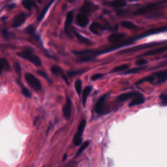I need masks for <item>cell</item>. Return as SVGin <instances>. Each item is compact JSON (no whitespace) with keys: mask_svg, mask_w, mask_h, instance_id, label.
I'll list each match as a JSON object with an SVG mask.
<instances>
[{"mask_svg":"<svg viewBox=\"0 0 167 167\" xmlns=\"http://www.w3.org/2000/svg\"><path fill=\"white\" fill-rule=\"evenodd\" d=\"M98 6L91 3L90 2H85L81 9V12L84 15L89 14V13L95 12L98 9Z\"/></svg>","mask_w":167,"mask_h":167,"instance_id":"cell-7","label":"cell"},{"mask_svg":"<svg viewBox=\"0 0 167 167\" xmlns=\"http://www.w3.org/2000/svg\"><path fill=\"white\" fill-rule=\"evenodd\" d=\"M54 2V0H51V1L49 2V3L45 7L44 9H43V11L41 13V15H40L39 16V17H38V19H37V20H38V21H41V20L43 18V17H44V15H45V13L46 12V11H48L49 8L50 7V6L52 4V3Z\"/></svg>","mask_w":167,"mask_h":167,"instance_id":"cell-25","label":"cell"},{"mask_svg":"<svg viewBox=\"0 0 167 167\" xmlns=\"http://www.w3.org/2000/svg\"><path fill=\"white\" fill-rule=\"evenodd\" d=\"M71 106H72L71 100L69 97H67L65 104H64L63 107V114L64 118L67 120L71 118Z\"/></svg>","mask_w":167,"mask_h":167,"instance_id":"cell-8","label":"cell"},{"mask_svg":"<svg viewBox=\"0 0 167 167\" xmlns=\"http://www.w3.org/2000/svg\"><path fill=\"white\" fill-rule=\"evenodd\" d=\"M157 45H159L158 43L144 44H142V45H140V46H136V47H133L131 49L123 50L121 52H119V54H128V53L135 52H137V51L140 50H143V49H150V48L153 47V46H155Z\"/></svg>","mask_w":167,"mask_h":167,"instance_id":"cell-5","label":"cell"},{"mask_svg":"<svg viewBox=\"0 0 167 167\" xmlns=\"http://www.w3.org/2000/svg\"><path fill=\"white\" fill-rule=\"evenodd\" d=\"M86 125V122L85 119H82V122L80 123L77 132L75 134L73 139V142L75 146H81L82 142V134L84 130L85 129V127Z\"/></svg>","mask_w":167,"mask_h":167,"instance_id":"cell-3","label":"cell"},{"mask_svg":"<svg viewBox=\"0 0 167 167\" xmlns=\"http://www.w3.org/2000/svg\"><path fill=\"white\" fill-rule=\"evenodd\" d=\"M103 77V74H97V75H94L93 76H92L91 79V81H96V80H97V79H99L100 78H101Z\"/></svg>","mask_w":167,"mask_h":167,"instance_id":"cell-37","label":"cell"},{"mask_svg":"<svg viewBox=\"0 0 167 167\" xmlns=\"http://www.w3.org/2000/svg\"><path fill=\"white\" fill-rule=\"evenodd\" d=\"M74 34L77 37V39H78V41L81 43H84L86 45H91V42L88 39H87V38L82 36L81 34H79L78 32L74 31Z\"/></svg>","mask_w":167,"mask_h":167,"instance_id":"cell-22","label":"cell"},{"mask_svg":"<svg viewBox=\"0 0 167 167\" xmlns=\"http://www.w3.org/2000/svg\"><path fill=\"white\" fill-rule=\"evenodd\" d=\"M123 27L129 29V30H133L136 28V26L131 22L129 21H123L121 23Z\"/></svg>","mask_w":167,"mask_h":167,"instance_id":"cell-26","label":"cell"},{"mask_svg":"<svg viewBox=\"0 0 167 167\" xmlns=\"http://www.w3.org/2000/svg\"><path fill=\"white\" fill-rule=\"evenodd\" d=\"M155 75L158 78L159 83L164 82L167 79V71L158 72L155 73Z\"/></svg>","mask_w":167,"mask_h":167,"instance_id":"cell-20","label":"cell"},{"mask_svg":"<svg viewBox=\"0 0 167 167\" xmlns=\"http://www.w3.org/2000/svg\"><path fill=\"white\" fill-rule=\"evenodd\" d=\"M22 94L24 95H25L26 97H31V94L30 91H29V90H28L27 88H26V87H24V86H22Z\"/></svg>","mask_w":167,"mask_h":167,"instance_id":"cell-31","label":"cell"},{"mask_svg":"<svg viewBox=\"0 0 167 167\" xmlns=\"http://www.w3.org/2000/svg\"><path fill=\"white\" fill-rule=\"evenodd\" d=\"M82 83L81 80H77L75 82V90L77 92V93L78 95H80L82 91Z\"/></svg>","mask_w":167,"mask_h":167,"instance_id":"cell-28","label":"cell"},{"mask_svg":"<svg viewBox=\"0 0 167 167\" xmlns=\"http://www.w3.org/2000/svg\"><path fill=\"white\" fill-rule=\"evenodd\" d=\"M160 98L161 99L162 104L163 105H167V94H162Z\"/></svg>","mask_w":167,"mask_h":167,"instance_id":"cell-35","label":"cell"},{"mask_svg":"<svg viewBox=\"0 0 167 167\" xmlns=\"http://www.w3.org/2000/svg\"><path fill=\"white\" fill-rule=\"evenodd\" d=\"M51 71H52V73L54 75L62 76V77L63 78V79L64 80L65 82L67 83V84L69 85V82L68 81V79H67V77L63 74V71H62V69L61 68L59 67H58L56 65H54V66H52L51 67Z\"/></svg>","mask_w":167,"mask_h":167,"instance_id":"cell-12","label":"cell"},{"mask_svg":"<svg viewBox=\"0 0 167 167\" xmlns=\"http://www.w3.org/2000/svg\"><path fill=\"white\" fill-rule=\"evenodd\" d=\"M144 101H145V99H144V97L142 96V95L139 93L138 95H137L136 97L133 98V99L132 100V101L129 103V106H134L136 105L142 104V103H144Z\"/></svg>","mask_w":167,"mask_h":167,"instance_id":"cell-18","label":"cell"},{"mask_svg":"<svg viewBox=\"0 0 167 167\" xmlns=\"http://www.w3.org/2000/svg\"><path fill=\"white\" fill-rule=\"evenodd\" d=\"M144 68H135V69H131L128 71H127L125 73L126 74H131V73H135V72H138L140 70H142Z\"/></svg>","mask_w":167,"mask_h":167,"instance_id":"cell-36","label":"cell"},{"mask_svg":"<svg viewBox=\"0 0 167 167\" xmlns=\"http://www.w3.org/2000/svg\"><path fill=\"white\" fill-rule=\"evenodd\" d=\"M3 69L9 70L10 66H9L8 62L7 61V59L4 58H1L0 59V75H1Z\"/></svg>","mask_w":167,"mask_h":167,"instance_id":"cell-21","label":"cell"},{"mask_svg":"<svg viewBox=\"0 0 167 167\" xmlns=\"http://www.w3.org/2000/svg\"><path fill=\"white\" fill-rule=\"evenodd\" d=\"M167 51V45L163 46V47H161L159 49H157L155 50H152L150 51L147 52L144 54H143L141 56H154L157 54H161V53H163Z\"/></svg>","mask_w":167,"mask_h":167,"instance_id":"cell-13","label":"cell"},{"mask_svg":"<svg viewBox=\"0 0 167 167\" xmlns=\"http://www.w3.org/2000/svg\"><path fill=\"white\" fill-rule=\"evenodd\" d=\"M125 37V35L123 34V33H113V34L110 35L108 40L111 43H115L118 44L121 43L123 39Z\"/></svg>","mask_w":167,"mask_h":167,"instance_id":"cell-9","label":"cell"},{"mask_svg":"<svg viewBox=\"0 0 167 167\" xmlns=\"http://www.w3.org/2000/svg\"><path fill=\"white\" fill-rule=\"evenodd\" d=\"M89 144H90V142H88V141H86L85 142H84V143L81 145V148H80L79 150H78V151H77V154H76V157H78V155H81V153H82V152H83L87 148H88V146H89Z\"/></svg>","mask_w":167,"mask_h":167,"instance_id":"cell-27","label":"cell"},{"mask_svg":"<svg viewBox=\"0 0 167 167\" xmlns=\"http://www.w3.org/2000/svg\"><path fill=\"white\" fill-rule=\"evenodd\" d=\"M25 78L28 84L33 89L35 90H41V84L40 83L39 80L34 75L30 74V73H27V74H26Z\"/></svg>","mask_w":167,"mask_h":167,"instance_id":"cell-4","label":"cell"},{"mask_svg":"<svg viewBox=\"0 0 167 167\" xmlns=\"http://www.w3.org/2000/svg\"><path fill=\"white\" fill-rule=\"evenodd\" d=\"M91 91V86H88V87H86V88L84 89V91L82 93V103H83L84 106H85V104L86 103L87 99H88V97L90 95Z\"/></svg>","mask_w":167,"mask_h":167,"instance_id":"cell-23","label":"cell"},{"mask_svg":"<svg viewBox=\"0 0 167 167\" xmlns=\"http://www.w3.org/2000/svg\"><path fill=\"white\" fill-rule=\"evenodd\" d=\"M73 17H74V15H73V12L70 11L67 13V18H66V21H65V31L67 34L69 35V32L68 31L69 26L72 24L73 21Z\"/></svg>","mask_w":167,"mask_h":167,"instance_id":"cell-15","label":"cell"},{"mask_svg":"<svg viewBox=\"0 0 167 167\" xmlns=\"http://www.w3.org/2000/svg\"><path fill=\"white\" fill-rule=\"evenodd\" d=\"M166 2V0H165V1H160V2H157L155 3H151V4L146 5V6L140 9L137 11H136L135 12V15H143V14H145V13H146L147 12L153 10L154 9H155L156 7H157L158 6L161 5V4L164 3V2Z\"/></svg>","mask_w":167,"mask_h":167,"instance_id":"cell-6","label":"cell"},{"mask_svg":"<svg viewBox=\"0 0 167 167\" xmlns=\"http://www.w3.org/2000/svg\"><path fill=\"white\" fill-rule=\"evenodd\" d=\"M139 93H138V92H129V93H123V94L120 95L118 97V99L120 101H126V100H128L131 98H134L135 97L138 95Z\"/></svg>","mask_w":167,"mask_h":167,"instance_id":"cell-17","label":"cell"},{"mask_svg":"<svg viewBox=\"0 0 167 167\" xmlns=\"http://www.w3.org/2000/svg\"><path fill=\"white\" fill-rule=\"evenodd\" d=\"M148 63V62L145 59H139L136 62V64L138 65H144V64Z\"/></svg>","mask_w":167,"mask_h":167,"instance_id":"cell-38","label":"cell"},{"mask_svg":"<svg viewBox=\"0 0 167 167\" xmlns=\"http://www.w3.org/2000/svg\"><path fill=\"white\" fill-rule=\"evenodd\" d=\"M37 1L40 3V2H41V1H42V0H37Z\"/></svg>","mask_w":167,"mask_h":167,"instance_id":"cell-42","label":"cell"},{"mask_svg":"<svg viewBox=\"0 0 167 167\" xmlns=\"http://www.w3.org/2000/svg\"><path fill=\"white\" fill-rule=\"evenodd\" d=\"M38 74H39L41 76H42L43 77L45 78H47V75L46 74V73L44 72V71H37Z\"/></svg>","mask_w":167,"mask_h":167,"instance_id":"cell-39","label":"cell"},{"mask_svg":"<svg viewBox=\"0 0 167 167\" xmlns=\"http://www.w3.org/2000/svg\"><path fill=\"white\" fill-rule=\"evenodd\" d=\"M22 5L26 9H27L28 10H31L33 6L36 7L35 2L32 1V0H23Z\"/></svg>","mask_w":167,"mask_h":167,"instance_id":"cell-24","label":"cell"},{"mask_svg":"<svg viewBox=\"0 0 167 167\" xmlns=\"http://www.w3.org/2000/svg\"><path fill=\"white\" fill-rule=\"evenodd\" d=\"M14 67H15V69L16 72L17 74L19 75V77H21V65L18 63H15L14 64Z\"/></svg>","mask_w":167,"mask_h":167,"instance_id":"cell-33","label":"cell"},{"mask_svg":"<svg viewBox=\"0 0 167 167\" xmlns=\"http://www.w3.org/2000/svg\"><path fill=\"white\" fill-rule=\"evenodd\" d=\"M126 5L125 0H114L111 2L110 5L114 8H120L123 7Z\"/></svg>","mask_w":167,"mask_h":167,"instance_id":"cell-19","label":"cell"},{"mask_svg":"<svg viewBox=\"0 0 167 167\" xmlns=\"http://www.w3.org/2000/svg\"><path fill=\"white\" fill-rule=\"evenodd\" d=\"M18 56L21 57L22 58L26 59L28 60L29 62H31L36 66H41V59L37 57L35 55H33L31 51L30 50H25L21 52L17 53Z\"/></svg>","mask_w":167,"mask_h":167,"instance_id":"cell-1","label":"cell"},{"mask_svg":"<svg viewBox=\"0 0 167 167\" xmlns=\"http://www.w3.org/2000/svg\"><path fill=\"white\" fill-rule=\"evenodd\" d=\"M85 71L84 70H78V71H72L68 72V76L70 77H73L74 76L78 75V74H81L83 73Z\"/></svg>","mask_w":167,"mask_h":167,"instance_id":"cell-32","label":"cell"},{"mask_svg":"<svg viewBox=\"0 0 167 167\" xmlns=\"http://www.w3.org/2000/svg\"><path fill=\"white\" fill-rule=\"evenodd\" d=\"M166 31H167V26H163V27L157 28H154V29H151V30L146 31H145V32H144L142 33H140V35L139 36H138V37L129 39V40H127V41H128V42L130 44V43H132L133 41H136V40L140 39V38L149 36V35H153V34H155V33Z\"/></svg>","mask_w":167,"mask_h":167,"instance_id":"cell-2","label":"cell"},{"mask_svg":"<svg viewBox=\"0 0 167 167\" xmlns=\"http://www.w3.org/2000/svg\"><path fill=\"white\" fill-rule=\"evenodd\" d=\"M26 17L27 16L24 13H21V14L18 15L13 21V26L14 27H18V26H21L26 21Z\"/></svg>","mask_w":167,"mask_h":167,"instance_id":"cell-16","label":"cell"},{"mask_svg":"<svg viewBox=\"0 0 167 167\" xmlns=\"http://www.w3.org/2000/svg\"><path fill=\"white\" fill-rule=\"evenodd\" d=\"M129 68V65H122L118 67H116V68L113 69L112 72H119V71H125L126 69H128Z\"/></svg>","mask_w":167,"mask_h":167,"instance_id":"cell-29","label":"cell"},{"mask_svg":"<svg viewBox=\"0 0 167 167\" xmlns=\"http://www.w3.org/2000/svg\"><path fill=\"white\" fill-rule=\"evenodd\" d=\"M68 2H70V3H72L73 2H75V0H68Z\"/></svg>","mask_w":167,"mask_h":167,"instance_id":"cell-41","label":"cell"},{"mask_svg":"<svg viewBox=\"0 0 167 167\" xmlns=\"http://www.w3.org/2000/svg\"><path fill=\"white\" fill-rule=\"evenodd\" d=\"M67 157V153H66V154L64 155V157H63V162L65 161V160H66Z\"/></svg>","mask_w":167,"mask_h":167,"instance_id":"cell-40","label":"cell"},{"mask_svg":"<svg viewBox=\"0 0 167 167\" xmlns=\"http://www.w3.org/2000/svg\"><path fill=\"white\" fill-rule=\"evenodd\" d=\"M77 23L81 27H86L89 22V18L86 15L79 14L77 16Z\"/></svg>","mask_w":167,"mask_h":167,"instance_id":"cell-11","label":"cell"},{"mask_svg":"<svg viewBox=\"0 0 167 167\" xmlns=\"http://www.w3.org/2000/svg\"><path fill=\"white\" fill-rule=\"evenodd\" d=\"M90 31L96 35H99L103 31H104V28H103V26H101L100 24L97 23V22H93L91 26H90Z\"/></svg>","mask_w":167,"mask_h":167,"instance_id":"cell-14","label":"cell"},{"mask_svg":"<svg viewBox=\"0 0 167 167\" xmlns=\"http://www.w3.org/2000/svg\"><path fill=\"white\" fill-rule=\"evenodd\" d=\"M26 31H27V32L29 33V34L32 35H35V30L32 26H30L29 27H28L27 29H26Z\"/></svg>","mask_w":167,"mask_h":167,"instance_id":"cell-34","label":"cell"},{"mask_svg":"<svg viewBox=\"0 0 167 167\" xmlns=\"http://www.w3.org/2000/svg\"><path fill=\"white\" fill-rule=\"evenodd\" d=\"M154 78H155V77L154 76H150L149 77H147V78H144L142 80H140V81H139L137 84H141L144 82H153V81H154Z\"/></svg>","mask_w":167,"mask_h":167,"instance_id":"cell-30","label":"cell"},{"mask_svg":"<svg viewBox=\"0 0 167 167\" xmlns=\"http://www.w3.org/2000/svg\"><path fill=\"white\" fill-rule=\"evenodd\" d=\"M106 95H104L99 99V100L95 104V110L97 113H98V114H102L103 113V112L104 110L103 109H104V103L106 101Z\"/></svg>","mask_w":167,"mask_h":167,"instance_id":"cell-10","label":"cell"}]
</instances>
